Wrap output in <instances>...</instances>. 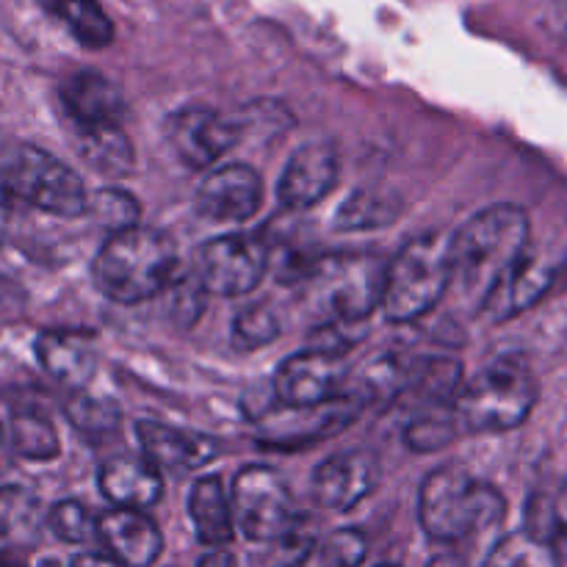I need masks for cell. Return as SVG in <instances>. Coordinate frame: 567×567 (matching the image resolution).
Masks as SVG:
<instances>
[{
    "mask_svg": "<svg viewBox=\"0 0 567 567\" xmlns=\"http://www.w3.org/2000/svg\"><path fill=\"white\" fill-rule=\"evenodd\" d=\"M507 515L502 493L460 465L432 471L419 493V520L435 543H465L491 535Z\"/></svg>",
    "mask_w": 567,
    "mask_h": 567,
    "instance_id": "cell-3",
    "label": "cell"
},
{
    "mask_svg": "<svg viewBox=\"0 0 567 567\" xmlns=\"http://www.w3.org/2000/svg\"><path fill=\"white\" fill-rule=\"evenodd\" d=\"M338 183V155L327 144H305L291 161L286 164V172L280 177V203L288 210L313 208L316 203L327 197Z\"/></svg>",
    "mask_w": 567,
    "mask_h": 567,
    "instance_id": "cell-15",
    "label": "cell"
},
{
    "mask_svg": "<svg viewBox=\"0 0 567 567\" xmlns=\"http://www.w3.org/2000/svg\"><path fill=\"white\" fill-rule=\"evenodd\" d=\"M164 297L166 308H169V319L177 327H192L203 316L208 291L192 271V275H175V280L164 288Z\"/></svg>",
    "mask_w": 567,
    "mask_h": 567,
    "instance_id": "cell-34",
    "label": "cell"
},
{
    "mask_svg": "<svg viewBox=\"0 0 567 567\" xmlns=\"http://www.w3.org/2000/svg\"><path fill=\"white\" fill-rule=\"evenodd\" d=\"M524 532L554 551L567 546V485L540 487L532 493L526 502Z\"/></svg>",
    "mask_w": 567,
    "mask_h": 567,
    "instance_id": "cell-23",
    "label": "cell"
},
{
    "mask_svg": "<svg viewBox=\"0 0 567 567\" xmlns=\"http://www.w3.org/2000/svg\"><path fill=\"white\" fill-rule=\"evenodd\" d=\"M9 443L14 457L31 460V463H50L61 454V441L53 421L33 408L14 410L9 424Z\"/></svg>",
    "mask_w": 567,
    "mask_h": 567,
    "instance_id": "cell-24",
    "label": "cell"
},
{
    "mask_svg": "<svg viewBox=\"0 0 567 567\" xmlns=\"http://www.w3.org/2000/svg\"><path fill=\"white\" fill-rule=\"evenodd\" d=\"M537 404V380L529 360L518 352L491 360L480 374L460 385L454 421L460 432L491 435L524 424Z\"/></svg>",
    "mask_w": 567,
    "mask_h": 567,
    "instance_id": "cell-4",
    "label": "cell"
},
{
    "mask_svg": "<svg viewBox=\"0 0 567 567\" xmlns=\"http://www.w3.org/2000/svg\"><path fill=\"white\" fill-rule=\"evenodd\" d=\"M81 155L92 169L122 177L133 169V144L122 125L81 131Z\"/></svg>",
    "mask_w": 567,
    "mask_h": 567,
    "instance_id": "cell-27",
    "label": "cell"
},
{
    "mask_svg": "<svg viewBox=\"0 0 567 567\" xmlns=\"http://www.w3.org/2000/svg\"><path fill=\"white\" fill-rule=\"evenodd\" d=\"M369 554V540L358 529H338L316 543L313 554L305 563L313 567H360Z\"/></svg>",
    "mask_w": 567,
    "mask_h": 567,
    "instance_id": "cell-32",
    "label": "cell"
},
{
    "mask_svg": "<svg viewBox=\"0 0 567 567\" xmlns=\"http://www.w3.org/2000/svg\"><path fill=\"white\" fill-rule=\"evenodd\" d=\"M230 507L236 529L252 543H280L299 518L291 487L269 465H249L238 471Z\"/></svg>",
    "mask_w": 567,
    "mask_h": 567,
    "instance_id": "cell-8",
    "label": "cell"
},
{
    "mask_svg": "<svg viewBox=\"0 0 567 567\" xmlns=\"http://www.w3.org/2000/svg\"><path fill=\"white\" fill-rule=\"evenodd\" d=\"M64 413L78 432L89 437L109 435L120 426L122 410L114 399L92 396L86 391H75L64 404Z\"/></svg>",
    "mask_w": 567,
    "mask_h": 567,
    "instance_id": "cell-28",
    "label": "cell"
},
{
    "mask_svg": "<svg viewBox=\"0 0 567 567\" xmlns=\"http://www.w3.org/2000/svg\"><path fill=\"white\" fill-rule=\"evenodd\" d=\"M177 275L175 241L158 227L136 225L105 238L94 258L100 293L120 305H138L161 297Z\"/></svg>",
    "mask_w": 567,
    "mask_h": 567,
    "instance_id": "cell-2",
    "label": "cell"
},
{
    "mask_svg": "<svg viewBox=\"0 0 567 567\" xmlns=\"http://www.w3.org/2000/svg\"><path fill=\"white\" fill-rule=\"evenodd\" d=\"M70 567H125V565H120L114 557H109V554L89 551V554H81V557L72 559Z\"/></svg>",
    "mask_w": 567,
    "mask_h": 567,
    "instance_id": "cell-37",
    "label": "cell"
},
{
    "mask_svg": "<svg viewBox=\"0 0 567 567\" xmlns=\"http://www.w3.org/2000/svg\"><path fill=\"white\" fill-rule=\"evenodd\" d=\"M136 437L144 452V460L153 463L155 468L194 471L208 465L221 452V446L210 435L181 430V426H169L150 419L138 421Z\"/></svg>",
    "mask_w": 567,
    "mask_h": 567,
    "instance_id": "cell-14",
    "label": "cell"
},
{
    "mask_svg": "<svg viewBox=\"0 0 567 567\" xmlns=\"http://www.w3.org/2000/svg\"><path fill=\"white\" fill-rule=\"evenodd\" d=\"M0 535H3V526H0Z\"/></svg>",
    "mask_w": 567,
    "mask_h": 567,
    "instance_id": "cell-43",
    "label": "cell"
},
{
    "mask_svg": "<svg viewBox=\"0 0 567 567\" xmlns=\"http://www.w3.org/2000/svg\"><path fill=\"white\" fill-rule=\"evenodd\" d=\"M9 219H11V194L6 188L3 177H0V244L6 241V233H9Z\"/></svg>",
    "mask_w": 567,
    "mask_h": 567,
    "instance_id": "cell-38",
    "label": "cell"
},
{
    "mask_svg": "<svg viewBox=\"0 0 567 567\" xmlns=\"http://www.w3.org/2000/svg\"><path fill=\"white\" fill-rule=\"evenodd\" d=\"M485 567H559V551L526 532H515L493 543Z\"/></svg>",
    "mask_w": 567,
    "mask_h": 567,
    "instance_id": "cell-30",
    "label": "cell"
},
{
    "mask_svg": "<svg viewBox=\"0 0 567 567\" xmlns=\"http://www.w3.org/2000/svg\"><path fill=\"white\" fill-rule=\"evenodd\" d=\"M11 463H14V452H11L9 432H6L3 424H0V476L11 468Z\"/></svg>",
    "mask_w": 567,
    "mask_h": 567,
    "instance_id": "cell-40",
    "label": "cell"
},
{
    "mask_svg": "<svg viewBox=\"0 0 567 567\" xmlns=\"http://www.w3.org/2000/svg\"><path fill=\"white\" fill-rule=\"evenodd\" d=\"M280 336V321L266 305H249L233 321V347L241 352L269 347Z\"/></svg>",
    "mask_w": 567,
    "mask_h": 567,
    "instance_id": "cell-33",
    "label": "cell"
},
{
    "mask_svg": "<svg viewBox=\"0 0 567 567\" xmlns=\"http://www.w3.org/2000/svg\"><path fill=\"white\" fill-rule=\"evenodd\" d=\"M529 255V216L520 205L498 203L465 221L449 241L452 286L485 305L498 282Z\"/></svg>",
    "mask_w": 567,
    "mask_h": 567,
    "instance_id": "cell-1",
    "label": "cell"
},
{
    "mask_svg": "<svg viewBox=\"0 0 567 567\" xmlns=\"http://www.w3.org/2000/svg\"><path fill=\"white\" fill-rule=\"evenodd\" d=\"M264 203L260 175L247 164H225L210 172L197 188V214L216 225L247 221Z\"/></svg>",
    "mask_w": 567,
    "mask_h": 567,
    "instance_id": "cell-11",
    "label": "cell"
},
{
    "mask_svg": "<svg viewBox=\"0 0 567 567\" xmlns=\"http://www.w3.org/2000/svg\"><path fill=\"white\" fill-rule=\"evenodd\" d=\"M48 526L59 540L64 543H86L89 537L97 535V520L92 518L86 507L75 498H66V502L53 504V509L48 513Z\"/></svg>",
    "mask_w": 567,
    "mask_h": 567,
    "instance_id": "cell-35",
    "label": "cell"
},
{
    "mask_svg": "<svg viewBox=\"0 0 567 567\" xmlns=\"http://www.w3.org/2000/svg\"><path fill=\"white\" fill-rule=\"evenodd\" d=\"M97 537L105 554L125 567H150L164 551L161 529L138 509L114 507L97 518Z\"/></svg>",
    "mask_w": 567,
    "mask_h": 567,
    "instance_id": "cell-16",
    "label": "cell"
},
{
    "mask_svg": "<svg viewBox=\"0 0 567 567\" xmlns=\"http://www.w3.org/2000/svg\"><path fill=\"white\" fill-rule=\"evenodd\" d=\"M37 513V498L22 487H0V526L9 532L14 524H25Z\"/></svg>",
    "mask_w": 567,
    "mask_h": 567,
    "instance_id": "cell-36",
    "label": "cell"
},
{
    "mask_svg": "<svg viewBox=\"0 0 567 567\" xmlns=\"http://www.w3.org/2000/svg\"><path fill=\"white\" fill-rule=\"evenodd\" d=\"M50 14L59 17L72 37L89 50L109 48L114 39V22L105 14L100 0H44Z\"/></svg>",
    "mask_w": 567,
    "mask_h": 567,
    "instance_id": "cell-25",
    "label": "cell"
},
{
    "mask_svg": "<svg viewBox=\"0 0 567 567\" xmlns=\"http://www.w3.org/2000/svg\"><path fill=\"white\" fill-rule=\"evenodd\" d=\"M457 421H454V408H419L413 413V419L408 421V446L413 452L430 454L437 449L449 446L457 435Z\"/></svg>",
    "mask_w": 567,
    "mask_h": 567,
    "instance_id": "cell-29",
    "label": "cell"
},
{
    "mask_svg": "<svg viewBox=\"0 0 567 567\" xmlns=\"http://www.w3.org/2000/svg\"><path fill=\"white\" fill-rule=\"evenodd\" d=\"M86 214H92L97 219L100 227L109 230V236L122 230H131L138 225V216H142V205L136 203V197L122 188H100L94 197H89Z\"/></svg>",
    "mask_w": 567,
    "mask_h": 567,
    "instance_id": "cell-31",
    "label": "cell"
},
{
    "mask_svg": "<svg viewBox=\"0 0 567 567\" xmlns=\"http://www.w3.org/2000/svg\"><path fill=\"white\" fill-rule=\"evenodd\" d=\"M548 286H551V271H548L546 264H540V260L529 252L502 282H498V288L487 297L482 310L491 313L496 321L513 319L515 313H520V310H526L529 305H535L537 299L546 293Z\"/></svg>",
    "mask_w": 567,
    "mask_h": 567,
    "instance_id": "cell-22",
    "label": "cell"
},
{
    "mask_svg": "<svg viewBox=\"0 0 567 567\" xmlns=\"http://www.w3.org/2000/svg\"><path fill=\"white\" fill-rule=\"evenodd\" d=\"M385 266L374 255H327L302 280L321 324H365L382 302Z\"/></svg>",
    "mask_w": 567,
    "mask_h": 567,
    "instance_id": "cell-5",
    "label": "cell"
},
{
    "mask_svg": "<svg viewBox=\"0 0 567 567\" xmlns=\"http://www.w3.org/2000/svg\"><path fill=\"white\" fill-rule=\"evenodd\" d=\"M380 567H393V565H380Z\"/></svg>",
    "mask_w": 567,
    "mask_h": 567,
    "instance_id": "cell-44",
    "label": "cell"
},
{
    "mask_svg": "<svg viewBox=\"0 0 567 567\" xmlns=\"http://www.w3.org/2000/svg\"><path fill=\"white\" fill-rule=\"evenodd\" d=\"M188 518H192L199 543L208 548H221L236 537L230 496L221 487L219 476H203L194 482L192 493H188Z\"/></svg>",
    "mask_w": 567,
    "mask_h": 567,
    "instance_id": "cell-21",
    "label": "cell"
},
{
    "mask_svg": "<svg viewBox=\"0 0 567 567\" xmlns=\"http://www.w3.org/2000/svg\"><path fill=\"white\" fill-rule=\"evenodd\" d=\"M452 286L449 241L441 233H426L413 238L385 266L382 302L385 316L399 324L421 319L443 299Z\"/></svg>",
    "mask_w": 567,
    "mask_h": 567,
    "instance_id": "cell-6",
    "label": "cell"
},
{
    "mask_svg": "<svg viewBox=\"0 0 567 567\" xmlns=\"http://www.w3.org/2000/svg\"><path fill=\"white\" fill-rule=\"evenodd\" d=\"M39 567H61V563H55V559H44V563Z\"/></svg>",
    "mask_w": 567,
    "mask_h": 567,
    "instance_id": "cell-42",
    "label": "cell"
},
{
    "mask_svg": "<svg viewBox=\"0 0 567 567\" xmlns=\"http://www.w3.org/2000/svg\"><path fill=\"white\" fill-rule=\"evenodd\" d=\"M166 138L183 164L205 169L238 142V125L210 109H181L166 122Z\"/></svg>",
    "mask_w": 567,
    "mask_h": 567,
    "instance_id": "cell-12",
    "label": "cell"
},
{
    "mask_svg": "<svg viewBox=\"0 0 567 567\" xmlns=\"http://www.w3.org/2000/svg\"><path fill=\"white\" fill-rule=\"evenodd\" d=\"M347 377L349 365L343 354L310 347L277 365L275 396L288 410L319 408V404L341 396Z\"/></svg>",
    "mask_w": 567,
    "mask_h": 567,
    "instance_id": "cell-10",
    "label": "cell"
},
{
    "mask_svg": "<svg viewBox=\"0 0 567 567\" xmlns=\"http://www.w3.org/2000/svg\"><path fill=\"white\" fill-rule=\"evenodd\" d=\"M363 399L360 396H341L330 399V402L319 404V408L305 410H288L286 408V430H275L264 435L266 446H291V443H316L327 435H336L343 426L352 424L358 419Z\"/></svg>",
    "mask_w": 567,
    "mask_h": 567,
    "instance_id": "cell-19",
    "label": "cell"
},
{
    "mask_svg": "<svg viewBox=\"0 0 567 567\" xmlns=\"http://www.w3.org/2000/svg\"><path fill=\"white\" fill-rule=\"evenodd\" d=\"M380 482V463L371 452H343L321 463L313 474V502L332 513L358 507Z\"/></svg>",
    "mask_w": 567,
    "mask_h": 567,
    "instance_id": "cell-13",
    "label": "cell"
},
{
    "mask_svg": "<svg viewBox=\"0 0 567 567\" xmlns=\"http://www.w3.org/2000/svg\"><path fill=\"white\" fill-rule=\"evenodd\" d=\"M430 567H471V565L465 563L463 557H457V554H441V557L432 559Z\"/></svg>",
    "mask_w": 567,
    "mask_h": 567,
    "instance_id": "cell-41",
    "label": "cell"
},
{
    "mask_svg": "<svg viewBox=\"0 0 567 567\" xmlns=\"http://www.w3.org/2000/svg\"><path fill=\"white\" fill-rule=\"evenodd\" d=\"M100 491L114 507L144 513L158 504L164 482H161L158 468L147 460L114 457L100 468Z\"/></svg>",
    "mask_w": 567,
    "mask_h": 567,
    "instance_id": "cell-20",
    "label": "cell"
},
{
    "mask_svg": "<svg viewBox=\"0 0 567 567\" xmlns=\"http://www.w3.org/2000/svg\"><path fill=\"white\" fill-rule=\"evenodd\" d=\"M37 360L61 385L83 391L97 369L94 341L86 332L48 330L37 338Z\"/></svg>",
    "mask_w": 567,
    "mask_h": 567,
    "instance_id": "cell-18",
    "label": "cell"
},
{
    "mask_svg": "<svg viewBox=\"0 0 567 567\" xmlns=\"http://www.w3.org/2000/svg\"><path fill=\"white\" fill-rule=\"evenodd\" d=\"M269 269V241L252 233L210 238L197 252V280L216 297H241L260 286Z\"/></svg>",
    "mask_w": 567,
    "mask_h": 567,
    "instance_id": "cell-9",
    "label": "cell"
},
{
    "mask_svg": "<svg viewBox=\"0 0 567 567\" xmlns=\"http://www.w3.org/2000/svg\"><path fill=\"white\" fill-rule=\"evenodd\" d=\"M402 214V199L396 194L377 192V188H360L336 214V230L354 233V230H374L396 221Z\"/></svg>",
    "mask_w": 567,
    "mask_h": 567,
    "instance_id": "cell-26",
    "label": "cell"
},
{
    "mask_svg": "<svg viewBox=\"0 0 567 567\" xmlns=\"http://www.w3.org/2000/svg\"><path fill=\"white\" fill-rule=\"evenodd\" d=\"M0 177H3L11 197L22 199L31 208L64 216V219L86 214L89 194L83 181L64 161L44 153V150L31 147V144L20 147L11 155L9 166Z\"/></svg>",
    "mask_w": 567,
    "mask_h": 567,
    "instance_id": "cell-7",
    "label": "cell"
},
{
    "mask_svg": "<svg viewBox=\"0 0 567 567\" xmlns=\"http://www.w3.org/2000/svg\"><path fill=\"white\" fill-rule=\"evenodd\" d=\"M197 567H238V559L233 557L230 551H221V548H214V551L205 554V557L199 559Z\"/></svg>",
    "mask_w": 567,
    "mask_h": 567,
    "instance_id": "cell-39",
    "label": "cell"
},
{
    "mask_svg": "<svg viewBox=\"0 0 567 567\" xmlns=\"http://www.w3.org/2000/svg\"><path fill=\"white\" fill-rule=\"evenodd\" d=\"M61 103L81 131L122 125L127 114L120 89L94 70H81L66 78L61 86Z\"/></svg>",
    "mask_w": 567,
    "mask_h": 567,
    "instance_id": "cell-17",
    "label": "cell"
}]
</instances>
